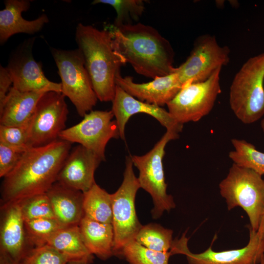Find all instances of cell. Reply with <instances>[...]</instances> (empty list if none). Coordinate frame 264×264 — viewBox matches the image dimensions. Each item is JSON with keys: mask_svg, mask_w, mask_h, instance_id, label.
Here are the masks:
<instances>
[{"mask_svg": "<svg viewBox=\"0 0 264 264\" xmlns=\"http://www.w3.org/2000/svg\"><path fill=\"white\" fill-rule=\"evenodd\" d=\"M0 204V251L20 263L34 247L28 241L24 220L18 202Z\"/></svg>", "mask_w": 264, "mask_h": 264, "instance_id": "2e32d148", "label": "cell"}, {"mask_svg": "<svg viewBox=\"0 0 264 264\" xmlns=\"http://www.w3.org/2000/svg\"><path fill=\"white\" fill-rule=\"evenodd\" d=\"M12 81L6 67L0 66V111L3 107Z\"/></svg>", "mask_w": 264, "mask_h": 264, "instance_id": "836d02e7", "label": "cell"}, {"mask_svg": "<svg viewBox=\"0 0 264 264\" xmlns=\"http://www.w3.org/2000/svg\"><path fill=\"white\" fill-rule=\"evenodd\" d=\"M0 143L22 152L30 148L26 126H8L0 125Z\"/></svg>", "mask_w": 264, "mask_h": 264, "instance_id": "1f68e13d", "label": "cell"}, {"mask_svg": "<svg viewBox=\"0 0 264 264\" xmlns=\"http://www.w3.org/2000/svg\"><path fill=\"white\" fill-rule=\"evenodd\" d=\"M75 41L98 99L112 102L116 76L126 62L116 50L110 32L105 27L100 30L79 23L76 28Z\"/></svg>", "mask_w": 264, "mask_h": 264, "instance_id": "3957f363", "label": "cell"}, {"mask_svg": "<svg viewBox=\"0 0 264 264\" xmlns=\"http://www.w3.org/2000/svg\"><path fill=\"white\" fill-rule=\"evenodd\" d=\"M46 193L55 218L62 227L79 225L85 216L82 192L56 181Z\"/></svg>", "mask_w": 264, "mask_h": 264, "instance_id": "ffe728a7", "label": "cell"}, {"mask_svg": "<svg viewBox=\"0 0 264 264\" xmlns=\"http://www.w3.org/2000/svg\"><path fill=\"white\" fill-rule=\"evenodd\" d=\"M91 262L88 260H80L69 261L67 264H91Z\"/></svg>", "mask_w": 264, "mask_h": 264, "instance_id": "8d00e7d4", "label": "cell"}, {"mask_svg": "<svg viewBox=\"0 0 264 264\" xmlns=\"http://www.w3.org/2000/svg\"><path fill=\"white\" fill-rule=\"evenodd\" d=\"M173 231L159 224L149 223L142 225L134 240L140 244L150 249L167 252L173 244Z\"/></svg>", "mask_w": 264, "mask_h": 264, "instance_id": "484cf974", "label": "cell"}, {"mask_svg": "<svg viewBox=\"0 0 264 264\" xmlns=\"http://www.w3.org/2000/svg\"><path fill=\"white\" fill-rule=\"evenodd\" d=\"M68 110L61 92L48 91L39 100L26 126L30 148L48 145L66 129Z\"/></svg>", "mask_w": 264, "mask_h": 264, "instance_id": "9c48e42d", "label": "cell"}, {"mask_svg": "<svg viewBox=\"0 0 264 264\" xmlns=\"http://www.w3.org/2000/svg\"><path fill=\"white\" fill-rule=\"evenodd\" d=\"M263 240L257 231L249 228L248 242L242 248L218 252L210 245L202 253H193L189 250L188 239L183 234L176 240L174 249L175 254L186 256L188 264H258L263 256Z\"/></svg>", "mask_w": 264, "mask_h": 264, "instance_id": "5bb4252c", "label": "cell"}, {"mask_svg": "<svg viewBox=\"0 0 264 264\" xmlns=\"http://www.w3.org/2000/svg\"><path fill=\"white\" fill-rule=\"evenodd\" d=\"M217 70L207 80L187 83L167 106L168 111L178 123L197 122L212 110L221 92L220 72Z\"/></svg>", "mask_w": 264, "mask_h": 264, "instance_id": "30bf717a", "label": "cell"}, {"mask_svg": "<svg viewBox=\"0 0 264 264\" xmlns=\"http://www.w3.org/2000/svg\"><path fill=\"white\" fill-rule=\"evenodd\" d=\"M263 243H264L263 256L261 261L264 263V239L263 240Z\"/></svg>", "mask_w": 264, "mask_h": 264, "instance_id": "f35d334b", "label": "cell"}, {"mask_svg": "<svg viewBox=\"0 0 264 264\" xmlns=\"http://www.w3.org/2000/svg\"><path fill=\"white\" fill-rule=\"evenodd\" d=\"M5 8L0 11V43H5L13 35L18 33L33 34L42 30L48 23L47 15L43 14L37 19L28 21L22 16L28 10L30 1L28 0H6Z\"/></svg>", "mask_w": 264, "mask_h": 264, "instance_id": "d6986e66", "label": "cell"}, {"mask_svg": "<svg viewBox=\"0 0 264 264\" xmlns=\"http://www.w3.org/2000/svg\"><path fill=\"white\" fill-rule=\"evenodd\" d=\"M103 160L84 146H75L64 162L56 181L68 188L88 191L96 183L94 173Z\"/></svg>", "mask_w": 264, "mask_h": 264, "instance_id": "e0dca14e", "label": "cell"}, {"mask_svg": "<svg viewBox=\"0 0 264 264\" xmlns=\"http://www.w3.org/2000/svg\"><path fill=\"white\" fill-rule=\"evenodd\" d=\"M17 202L24 220L40 218L55 219L50 201L46 193L32 195Z\"/></svg>", "mask_w": 264, "mask_h": 264, "instance_id": "f546056e", "label": "cell"}, {"mask_svg": "<svg viewBox=\"0 0 264 264\" xmlns=\"http://www.w3.org/2000/svg\"><path fill=\"white\" fill-rule=\"evenodd\" d=\"M130 156L126 157L123 180L118 190L111 195L114 231L113 255H119L124 247L134 240L142 225L136 213L135 200L140 188Z\"/></svg>", "mask_w": 264, "mask_h": 264, "instance_id": "ba28073f", "label": "cell"}, {"mask_svg": "<svg viewBox=\"0 0 264 264\" xmlns=\"http://www.w3.org/2000/svg\"><path fill=\"white\" fill-rule=\"evenodd\" d=\"M116 85L137 99L160 107L167 105L177 94L182 87L177 73L156 77L143 83L133 81L130 76L122 77L118 73L115 79Z\"/></svg>", "mask_w": 264, "mask_h": 264, "instance_id": "ac0fdd59", "label": "cell"}, {"mask_svg": "<svg viewBox=\"0 0 264 264\" xmlns=\"http://www.w3.org/2000/svg\"><path fill=\"white\" fill-rule=\"evenodd\" d=\"M230 49L220 46L215 36L205 34L198 37L186 61L175 71L183 85L206 81L229 62Z\"/></svg>", "mask_w": 264, "mask_h": 264, "instance_id": "7c38bea8", "label": "cell"}, {"mask_svg": "<svg viewBox=\"0 0 264 264\" xmlns=\"http://www.w3.org/2000/svg\"><path fill=\"white\" fill-rule=\"evenodd\" d=\"M50 50L61 79L62 93L69 98L78 114L84 117L92 110L98 99L83 55L78 48L64 50L52 47Z\"/></svg>", "mask_w": 264, "mask_h": 264, "instance_id": "52a82bcc", "label": "cell"}, {"mask_svg": "<svg viewBox=\"0 0 264 264\" xmlns=\"http://www.w3.org/2000/svg\"><path fill=\"white\" fill-rule=\"evenodd\" d=\"M71 147V143L59 138L25 151L16 166L3 177L0 203L46 193L56 181Z\"/></svg>", "mask_w": 264, "mask_h": 264, "instance_id": "6da1fadb", "label": "cell"}, {"mask_svg": "<svg viewBox=\"0 0 264 264\" xmlns=\"http://www.w3.org/2000/svg\"><path fill=\"white\" fill-rule=\"evenodd\" d=\"M261 264H264V263L263 262H261Z\"/></svg>", "mask_w": 264, "mask_h": 264, "instance_id": "ab89813d", "label": "cell"}, {"mask_svg": "<svg viewBox=\"0 0 264 264\" xmlns=\"http://www.w3.org/2000/svg\"><path fill=\"white\" fill-rule=\"evenodd\" d=\"M46 244L66 256L69 261L93 262V255L85 245L79 225L61 228L48 239Z\"/></svg>", "mask_w": 264, "mask_h": 264, "instance_id": "603a6c76", "label": "cell"}, {"mask_svg": "<svg viewBox=\"0 0 264 264\" xmlns=\"http://www.w3.org/2000/svg\"><path fill=\"white\" fill-rule=\"evenodd\" d=\"M257 234L261 240L264 239V214L257 231Z\"/></svg>", "mask_w": 264, "mask_h": 264, "instance_id": "d590c367", "label": "cell"}, {"mask_svg": "<svg viewBox=\"0 0 264 264\" xmlns=\"http://www.w3.org/2000/svg\"><path fill=\"white\" fill-rule=\"evenodd\" d=\"M34 40L24 42L12 54L6 67L14 88L21 91H56L62 93V85L48 80L41 62L34 58L32 49Z\"/></svg>", "mask_w": 264, "mask_h": 264, "instance_id": "4fadbf2b", "label": "cell"}, {"mask_svg": "<svg viewBox=\"0 0 264 264\" xmlns=\"http://www.w3.org/2000/svg\"><path fill=\"white\" fill-rule=\"evenodd\" d=\"M231 141L234 150L229 153L228 156L233 163L262 176L264 175V153L244 140L233 138Z\"/></svg>", "mask_w": 264, "mask_h": 264, "instance_id": "d4e9b609", "label": "cell"}, {"mask_svg": "<svg viewBox=\"0 0 264 264\" xmlns=\"http://www.w3.org/2000/svg\"><path fill=\"white\" fill-rule=\"evenodd\" d=\"M119 255H122L129 264H168L170 257L167 252L154 251L140 244L135 240L127 244Z\"/></svg>", "mask_w": 264, "mask_h": 264, "instance_id": "4316f807", "label": "cell"}, {"mask_svg": "<svg viewBox=\"0 0 264 264\" xmlns=\"http://www.w3.org/2000/svg\"><path fill=\"white\" fill-rule=\"evenodd\" d=\"M23 153L0 143V177H4L16 166Z\"/></svg>", "mask_w": 264, "mask_h": 264, "instance_id": "d6a6232c", "label": "cell"}, {"mask_svg": "<svg viewBox=\"0 0 264 264\" xmlns=\"http://www.w3.org/2000/svg\"><path fill=\"white\" fill-rule=\"evenodd\" d=\"M48 92V91H47ZM44 91H21L11 87L0 111V125L26 126Z\"/></svg>", "mask_w": 264, "mask_h": 264, "instance_id": "44dd1931", "label": "cell"}, {"mask_svg": "<svg viewBox=\"0 0 264 264\" xmlns=\"http://www.w3.org/2000/svg\"><path fill=\"white\" fill-rule=\"evenodd\" d=\"M0 264H20L13 260L7 254L0 251Z\"/></svg>", "mask_w": 264, "mask_h": 264, "instance_id": "e575fe53", "label": "cell"}, {"mask_svg": "<svg viewBox=\"0 0 264 264\" xmlns=\"http://www.w3.org/2000/svg\"><path fill=\"white\" fill-rule=\"evenodd\" d=\"M264 53L252 57L235 75L229 91V105L242 122L250 124L264 114Z\"/></svg>", "mask_w": 264, "mask_h": 264, "instance_id": "277c9868", "label": "cell"}, {"mask_svg": "<svg viewBox=\"0 0 264 264\" xmlns=\"http://www.w3.org/2000/svg\"><path fill=\"white\" fill-rule=\"evenodd\" d=\"M179 137V134L167 130L153 149L142 155H131L134 166L139 171L138 180L140 187L152 197L154 208L151 214L154 219L159 218L165 211L175 208L173 197L167 193L163 166L165 148L171 140Z\"/></svg>", "mask_w": 264, "mask_h": 264, "instance_id": "8992f818", "label": "cell"}, {"mask_svg": "<svg viewBox=\"0 0 264 264\" xmlns=\"http://www.w3.org/2000/svg\"><path fill=\"white\" fill-rule=\"evenodd\" d=\"M261 126L263 132H264V118L261 120Z\"/></svg>", "mask_w": 264, "mask_h": 264, "instance_id": "74e56055", "label": "cell"}, {"mask_svg": "<svg viewBox=\"0 0 264 264\" xmlns=\"http://www.w3.org/2000/svg\"><path fill=\"white\" fill-rule=\"evenodd\" d=\"M79 227L85 245L91 254L103 260L113 255L112 224L98 222L84 216Z\"/></svg>", "mask_w": 264, "mask_h": 264, "instance_id": "7402d4cb", "label": "cell"}, {"mask_svg": "<svg viewBox=\"0 0 264 264\" xmlns=\"http://www.w3.org/2000/svg\"><path fill=\"white\" fill-rule=\"evenodd\" d=\"M68 259L51 246L45 244L32 248L20 264H67Z\"/></svg>", "mask_w": 264, "mask_h": 264, "instance_id": "4dcf8cb0", "label": "cell"}, {"mask_svg": "<svg viewBox=\"0 0 264 264\" xmlns=\"http://www.w3.org/2000/svg\"><path fill=\"white\" fill-rule=\"evenodd\" d=\"M104 27L110 32L116 50L137 73L154 79L175 72L173 48L154 28L141 22Z\"/></svg>", "mask_w": 264, "mask_h": 264, "instance_id": "7a4b0ae2", "label": "cell"}, {"mask_svg": "<svg viewBox=\"0 0 264 264\" xmlns=\"http://www.w3.org/2000/svg\"><path fill=\"white\" fill-rule=\"evenodd\" d=\"M110 5L115 9L116 16L113 24L116 26L132 24V21L138 20L145 10L143 0H95L92 2Z\"/></svg>", "mask_w": 264, "mask_h": 264, "instance_id": "83f0119b", "label": "cell"}, {"mask_svg": "<svg viewBox=\"0 0 264 264\" xmlns=\"http://www.w3.org/2000/svg\"><path fill=\"white\" fill-rule=\"evenodd\" d=\"M219 186L228 210L242 208L248 217L249 228L257 231L264 214V180L262 176L233 163Z\"/></svg>", "mask_w": 264, "mask_h": 264, "instance_id": "5b68a950", "label": "cell"}, {"mask_svg": "<svg viewBox=\"0 0 264 264\" xmlns=\"http://www.w3.org/2000/svg\"><path fill=\"white\" fill-rule=\"evenodd\" d=\"M83 209L85 217L98 222L112 224L111 195L96 183L84 193Z\"/></svg>", "mask_w": 264, "mask_h": 264, "instance_id": "cb8c5ba5", "label": "cell"}, {"mask_svg": "<svg viewBox=\"0 0 264 264\" xmlns=\"http://www.w3.org/2000/svg\"><path fill=\"white\" fill-rule=\"evenodd\" d=\"M112 111L117 122L120 137L124 140L125 126L130 118L138 113H146L156 119L167 130L179 133L183 125L178 123L168 111L156 105L141 101L116 86L114 97L112 101Z\"/></svg>", "mask_w": 264, "mask_h": 264, "instance_id": "9a60e30c", "label": "cell"}, {"mask_svg": "<svg viewBox=\"0 0 264 264\" xmlns=\"http://www.w3.org/2000/svg\"><path fill=\"white\" fill-rule=\"evenodd\" d=\"M24 225L28 241L33 247L46 244L48 239L62 228L56 219L51 218L24 220Z\"/></svg>", "mask_w": 264, "mask_h": 264, "instance_id": "f1b7e54d", "label": "cell"}, {"mask_svg": "<svg viewBox=\"0 0 264 264\" xmlns=\"http://www.w3.org/2000/svg\"><path fill=\"white\" fill-rule=\"evenodd\" d=\"M111 110H91L79 123L63 130L59 138L76 143L105 160V149L112 138L120 137L117 122Z\"/></svg>", "mask_w": 264, "mask_h": 264, "instance_id": "8fae6325", "label": "cell"}]
</instances>
